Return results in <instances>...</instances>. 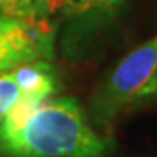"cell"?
<instances>
[{
	"mask_svg": "<svg viewBox=\"0 0 157 157\" xmlns=\"http://www.w3.org/2000/svg\"><path fill=\"white\" fill-rule=\"evenodd\" d=\"M19 98H21V89L11 75V72L2 73L0 75V117L6 115Z\"/></svg>",
	"mask_w": 157,
	"mask_h": 157,
	"instance_id": "52a82bcc",
	"label": "cell"
},
{
	"mask_svg": "<svg viewBox=\"0 0 157 157\" xmlns=\"http://www.w3.org/2000/svg\"><path fill=\"white\" fill-rule=\"evenodd\" d=\"M37 2H39V6L42 7L47 14H49V12L56 7V0H37Z\"/></svg>",
	"mask_w": 157,
	"mask_h": 157,
	"instance_id": "ba28073f",
	"label": "cell"
},
{
	"mask_svg": "<svg viewBox=\"0 0 157 157\" xmlns=\"http://www.w3.org/2000/svg\"><path fill=\"white\" fill-rule=\"evenodd\" d=\"M107 150L73 98L44 103L17 131L0 133L2 157H103Z\"/></svg>",
	"mask_w": 157,
	"mask_h": 157,
	"instance_id": "6da1fadb",
	"label": "cell"
},
{
	"mask_svg": "<svg viewBox=\"0 0 157 157\" xmlns=\"http://www.w3.org/2000/svg\"><path fill=\"white\" fill-rule=\"evenodd\" d=\"M11 75L19 86L21 94H32L42 100H47L58 89L56 72L45 59L21 65V67L14 68Z\"/></svg>",
	"mask_w": 157,
	"mask_h": 157,
	"instance_id": "277c9868",
	"label": "cell"
},
{
	"mask_svg": "<svg viewBox=\"0 0 157 157\" xmlns=\"http://www.w3.org/2000/svg\"><path fill=\"white\" fill-rule=\"evenodd\" d=\"M56 6L72 16H110L121 0H56Z\"/></svg>",
	"mask_w": 157,
	"mask_h": 157,
	"instance_id": "5b68a950",
	"label": "cell"
},
{
	"mask_svg": "<svg viewBox=\"0 0 157 157\" xmlns=\"http://www.w3.org/2000/svg\"><path fill=\"white\" fill-rule=\"evenodd\" d=\"M52 30L45 19L0 16V75L52 56Z\"/></svg>",
	"mask_w": 157,
	"mask_h": 157,
	"instance_id": "3957f363",
	"label": "cell"
},
{
	"mask_svg": "<svg viewBox=\"0 0 157 157\" xmlns=\"http://www.w3.org/2000/svg\"><path fill=\"white\" fill-rule=\"evenodd\" d=\"M157 94V37L129 52L103 82L91 103L96 124L112 122L122 108Z\"/></svg>",
	"mask_w": 157,
	"mask_h": 157,
	"instance_id": "7a4b0ae2",
	"label": "cell"
},
{
	"mask_svg": "<svg viewBox=\"0 0 157 157\" xmlns=\"http://www.w3.org/2000/svg\"><path fill=\"white\" fill-rule=\"evenodd\" d=\"M0 16L16 19H45L47 12L37 0H0Z\"/></svg>",
	"mask_w": 157,
	"mask_h": 157,
	"instance_id": "8992f818",
	"label": "cell"
}]
</instances>
